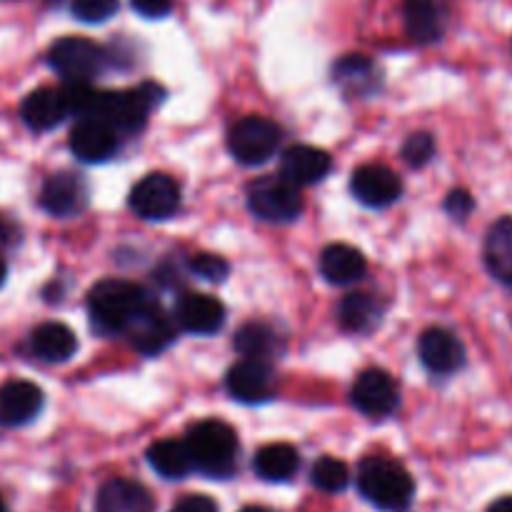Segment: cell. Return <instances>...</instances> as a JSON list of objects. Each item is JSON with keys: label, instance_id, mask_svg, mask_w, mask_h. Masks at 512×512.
<instances>
[{"label": "cell", "instance_id": "1", "mask_svg": "<svg viewBox=\"0 0 512 512\" xmlns=\"http://www.w3.org/2000/svg\"><path fill=\"white\" fill-rule=\"evenodd\" d=\"M358 490L368 503L385 512H405L415 498V483L408 470L383 455H370L358 465Z\"/></svg>", "mask_w": 512, "mask_h": 512}, {"label": "cell", "instance_id": "2", "mask_svg": "<svg viewBox=\"0 0 512 512\" xmlns=\"http://www.w3.org/2000/svg\"><path fill=\"white\" fill-rule=\"evenodd\" d=\"M185 445L193 468L208 478H230L238 468V435L223 420H200L190 425Z\"/></svg>", "mask_w": 512, "mask_h": 512}, {"label": "cell", "instance_id": "3", "mask_svg": "<svg viewBox=\"0 0 512 512\" xmlns=\"http://www.w3.org/2000/svg\"><path fill=\"white\" fill-rule=\"evenodd\" d=\"M140 285L128 280H100L88 295V313L93 328L103 335H118L133 318L135 310L148 300Z\"/></svg>", "mask_w": 512, "mask_h": 512}, {"label": "cell", "instance_id": "4", "mask_svg": "<svg viewBox=\"0 0 512 512\" xmlns=\"http://www.w3.org/2000/svg\"><path fill=\"white\" fill-rule=\"evenodd\" d=\"M163 90L148 83L133 90H98L90 118H100L118 133H135L145 125L148 113L160 103Z\"/></svg>", "mask_w": 512, "mask_h": 512}, {"label": "cell", "instance_id": "5", "mask_svg": "<svg viewBox=\"0 0 512 512\" xmlns=\"http://www.w3.org/2000/svg\"><path fill=\"white\" fill-rule=\"evenodd\" d=\"M248 208L255 218L268 223H290L303 213V195L298 185L285 180L283 175H270L250 185Z\"/></svg>", "mask_w": 512, "mask_h": 512}, {"label": "cell", "instance_id": "6", "mask_svg": "<svg viewBox=\"0 0 512 512\" xmlns=\"http://www.w3.org/2000/svg\"><path fill=\"white\" fill-rule=\"evenodd\" d=\"M105 50L98 43L78 35L58 38L48 50L50 68L68 83H90L105 65Z\"/></svg>", "mask_w": 512, "mask_h": 512}, {"label": "cell", "instance_id": "7", "mask_svg": "<svg viewBox=\"0 0 512 512\" xmlns=\"http://www.w3.org/2000/svg\"><path fill=\"white\" fill-rule=\"evenodd\" d=\"M280 128L263 115L240 118L228 130V150L238 163L263 165L275 155L280 145Z\"/></svg>", "mask_w": 512, "mask_h": 512}, {"label": "cell", "instance_id": "8", "mask_svg": "<svg viewBox=\"0 0 512 512\" xmlns=\"http://www.w3.org/2000/svg\"><path fill=\"white\" fill-rule=\"evenodd\" d=\"M123 335H128L130 345L135 350H140L143 355H158L168 345H173L175 323L170 315L163 313V308L155 300L148 298L135 310L133 318L128 320V325L123 328Z\"/></svg>", "mask_w": 512, "mask_h": 512}, {"label": "cell", "instance_id": "9", "mask_svg": "<svg viewBox=\"0 0 512 512\" xmlns=\"http://www.w3.org/2000/svg\"><path fill=\"white\" fill-rule=\"evenodd\" d=\"M130 208L143 220L170 218L180 208V185L165 173H148L130 190Z\"/></svg>", "mask_w": 512, "mask_h": 512}, {"label": "cell", "instance_id": "10", "mask_svg": "<svg viewBox=\"0 0 512 512\" xmlns=\"http://www.w3.org/2000/svg\"><path fill=\"white\" fill-rule=\"evenodd\" d=\"M275 385V370L268 360L245 358L225 375V388L238 403H265L275 395Z\"/></svg>", "mask_w": 512, "mask_h": 512}, {"label": "cell", "instance_id": "11", "mask_svg": "<svg viewBox=\"0 0 512 512\" xmlns=\"http://www.w3.org/2000/svg\"><path fill=\"white\" fill-rule=\"evenodd\" d=\"M353 405L368 418H385L393 413L400 403L398 385L385 370L368 368L358 375L350 390Z\"/></svg>", "mask_w": 512, "mask_h": 512}, {"label": "cell", "instance_id": "12", "mask_svg": "<svg viewBox=\"0 0 512 512\" xmlns=\"http://www.w3.org/2000/svg\"><path fill=\"white\" fill-rule=\"evenodd\" d=\"M88 183L78 173H55L50 175L40 190V205L53 218H75L88 205Z\"/></svg>", "mask_w": 512, "mask_h": 512}, {"label": "cell", "instance_id": "13", "mask_svg": "<svg viewBox=\"0 0 512 512\" xmlns=\"http://www.w3.org/2000/svg\"><path fill=\"white\" fill-rule=\"evenodd\" d=\"M118 130L100 118H78L70 130L68 145L83 163H105L118 153Z\"/></svg>", "mask_w": 512, "mask_h": 512}, {"label": "cell", "instance_id": "14", "mask_svg": "<svg viewBox=\"0 0 512 512\" xmlns=\"http://www.w3.org/2000/svg\"><path fill=\"white\" fill-rule=\"evenodd\" d=\"M350 190H353L355 200H360L368 208H388L400 198L403 183L388 165L368 163L355 170L353 178H350Z\"/></svg>", "mask_w": 512, "mask_h": 512}, {"label": "cell", "instance_id": "15", "mask_svg": "<svg viewBox=\"0 0 512 512\" xmlns=\"http://www.w3.org/2000/svg\"><path fill=\"white\" fill-rule=\"evenodd\" d=\"M420 363L433 375H455L465 365V345L445 328H430L418 340Z\"/></svg>", "mask_w": 512, "mask_h": 512}, {"label": "cell", "instance_id": "16", "mask_svg": "<svg viewBox=\"0 0 512 512\" xmlns=\"http://www.w3.org/2000/svg\"><path fill=\"white\" fill-rule=\"evenodd\" d=\"M175 323L195 335H213L223 328L225 308L218 298L205 293H185L175 303Z\"/></svg>", "mask_w": 512, "mask_h": 512}, {"label": "cell", "instance_id": "17", "mask_svg": "<svg viewBox=\"0 0 512 512\" xmlns=\"http://www.w3.org/2000/svg\"><path fill=\"white\" fill-rule=\"evenodd\" d=\"M448 20V0H405V28L415 43H438L448 30Z\"/></svg>", "mask_w": 512, "mask_h": 512}, {"label": "cell", "instance_id": "18", "mask_svg": "<svg viewBox=\"0 0 512 512\" xmlns=\"http://www.w3.org/2000/svg\"><path fill=\"white\" fill-rule=\"evenodd\" d=\"M43 408V393L28 380H10L0 388V423L20 428L38 418Z\"/></svg>", "mask_w": 512, "mask_h": 512}, {"label": "cell", "instance_id": "19", "mask_svg": "<svg viewBox=\"0 0 512 512\" xmlns=\"http://www.w3.org/2000/svg\"><path fill=\"white\" fill-rule=\"evenodd\" d=\"M333 168V160L325 150L313 145H293L280 158V175L293 185H313L320 183Z\"/></svg>", "mask_w": 512, "mask_h": 512}, {"label": "cell", "instance_id": "20", "mask_svg": "<svg viewBox=\"0 0 512 512\" xmlns=\"http://www.w3.org/2000/svg\"><path fill=\"white\" fill-rule=\"evenodd\" d=\"M95 512H155L148 488L128 478H113L98 490Z\"/></svg>", "mask_w": 512, "mask_h": 512}, {"label": "cell", "instance_id": "21", "mask_svg": "<svg viewBox=\"0 0 512 512\" xmlns=\"http://www.w3.org/2000/svg\"><path fill=\"white\" fill-rule=\"evenodd\" d=\"M333 80L345 95L368 98V95L378 93L380 70L365 55H345L333 65Z\"/></svg>", "mask_w": 512, "mask_h": 512}, {"label": "cell", "instance_id": "22", "mask_svg": "<svg viewBox=\"0 0 512 512\" xmlns=\"http://www.w3.org/2000/svg\"><path fill=\"white\" fill-rule=\"evenodd\" d=\"M20 113H23L25 125H28L30 130H38V133L58 128L65 120V115H70L63 90L55 88L33 90V93L23 100Z\"/></svg>", "mask_w": 512, "mask_h": 512}, {"label": "cell", "instance_id": "23", "mask_svg": "<svg viewBox=\"0 0 512 512\" xmlns=\"http://www.w3.org/2000/svg\"><path fill=\"white\" fill-rule=\"evenodd\" d=\"M485 268L498 283L512 290V215L495 220L485 235Z\"/></svg>", "mask_w": 512, "mask_h": 512}, {"label": "cell", "instance_id": "24", "mask_svg": "<svg viewBox=\"0 0 512 512\" xmlns=\"http://www.w3.org/2000/svg\"><path fill=\"white\" fill-rule=\"evenodd\" d=\"M368 263H365L363 253L355 250L353 245L335 243L320 253V273L328 283L333 285H353L363 280Z\"/></svg>", "mask_w": 512, "mask_h": 512}, {"label": "cell", "instance_id": "25", "mask_svg": "<svg viewBox=\"0 0 512 512\" xmlns=\"http://www.w3.org/2000/svg\"><path fill=\"white\" fill-rule=\"evenodd\" d=\"M30 348L45 363H65L78 350V338L63 323H43L30 335Z\"/></svg>", "mask_w": 512, "mask_h": 512}, {"label": "cell", "instance_id": "26", "mask_svg": "<svg viewBox=\"0 0 512 512\" xmlns=\"http://www.w3.org/2000/svg\"><path fill=\"white\" fill-rule=\"evenodd\" d=\"M338 320L348 333H370L383 320V303L370 293H350L340 300Z\"/></svg>", "mask_w": 512, "mask_h": 512}, {"label": "cell", "instance_id": "27", "mask_svg": "<svg viewBox=\"0 0 512 512\" xmlns=\"http://www.w3.org/2000/svg\"><path fill=\"white\" fill-rule=\"evenodd\" d=\"M253 468L258 473V478H263L265 483H285V480H290L298 473L300 455L288 443L265 445L255 455Z\"/></svg>", "mask_w": 512, "mask_h": 512}, {"label": "cell", "instance_id": "28", "mask_svg": "<svg viewBox=\"0 0 512 512\" xmlns=\"http://www.w3.org/2000/svg\"><path fill=\"white\" fill-rule=\"evenodd\" d=\"M150 468L165 480H183L193 473V458L188 453L185 440H158L148 448Z\"/></svg>", "mask_w": 512, "mask_h": 512}, {"label": "cell", "instance_id": "29", "mask_svg": "<svg viewBox=\"0 0 512 512\" xmlns=\"http://www.w3.org/2000/svg\"><path fill=\"white\" fill-rule=\"evenodd\" d=\"M233 348L238 350L243 358H255V360H270L273 355H278L283 350V340L275 333L270 325L258 323H245L243 328L235 333Z\"/></svg>", "mask_w": 512, "mask_h": 512}, {"label": "cell", "instance_id": "30", "mask_svg": "<svg viewBox=\"0 0 512 512\" xmlns=\"http://www.w3.org/2000/svg\"><path fill=\"white\" fill-rule=\"evenodd\" d=\"M310 480H313L315 488L323 490V493H343L350 485V470L343 460L328 458V455H325V458H320L318 463L313 465Z\"/></svg>", "mask_w": 512, "mask_h": 512}, {"label": "cell", "instance_id": "31", "mask_svg": "<svg viewBox=\"0 0 512 512\" xmlns=\"http://www.w3.org/2000/svg\"><path fill=\"white\" fill-rule=\"evenodd\" d=\"M403 158L410 168H423L435 158V138L430 133H413L403 145Z\"/></svg>", "mask_w": 512, "mask_h": 512}, {"label": "cell", "instance_id": "32", "mask_svg": "<svg viewBox=\"0 0 512 512\" xmlns=\"http://www.w3.org/2000/svg\"><path fill=\"white\" fill-rule=\"evenodd\" d=\"M118 0H73V15L83 23H105L118 13Z\"/></svg>", "mask_w": 512, "mask_h": 512}, {"label": "cell", "instance_id": "33", "mask_svg": "<svg viewBox=\"0 0 512 512\" xmlns=\"http://www.w3.org/2000/svg\"><path fill=\"white\" fill-rule=\"evenodd\" d=\"M190 270H193L198 278L208 280V283H223L225 275H228L230 265L228 260L220 258L213 253H200L195 258H190Z\"/></svg>", "mask_w": 512, "mask_h": 512}, {"label": "cell", "instance_id": "34", "mask_svg": "<svg viewBox=\"0 0 512 512\" xmlns=\"http://www.w3.org/2000/svg\"><path fill=\"white\" fill-rule=\"evenodd\" d=\"M475 210V198L468 193L465 188H455L450 190L448 198H445V213L450 215L453 220H458V223H465V220L473 215Z\"/></svg>", "mask_w": 512, "mask_h": 512}, {"label": "cell", "instance_id": "35", "mask_svg": "<svg viewBox=\"0 0 512 512\" xmlns=\"http://www.w3.org/2000/svg\"><path fill=\"white\" fill-rule=\"evenodd\" d=\"M170 512H220L218 503L208 495H185L173 505Z\"/></svg>", "mask_w": 512, "mask_h": 512}, {"label": "cell", "instance_id": "36", "mask_svg": "<svg viewBox=\"0 0 512 512\" xmlns=\"http://www.w3.org/2000/svg\"><path fill=\"white\" fill-rule=\"evenodd\" d=\"M130 3L145 18H163L173 10V0H130Z\"/></svg>", "mask_w": 512, "mask_h": 512}, {"label": "cell", "instance_id": "37", "mask_svg": "<svg viewBox=\"0 0 512 512\" xmlns=\"http://www.w3.org/2000/svg\"><path fill=\"white\" fill-rule=\"evenodd\" d=\"M488 512H512V495H503V498L495 500Z\"/></svg>", "mask_w": 512, "mask_h": 512}, {"label": "cell", "instance_id": "38", "mask_svg": "<svg viewBox=\"0 0 512 512\" xmlns=\"http://www.w3.org/2000/svg\"><path fill=\"white\" fill-rule=\"evenodd\" d=\"M5 275H8V265H5L3 255H0V285L5 283Z\"/></svg>", "mask_w": 512, "mask_h": 512}, {"label": "cell", "instance_id": "39", "mask_svg": "<svg viewBox=\"0 0 512 512\" xmlns=\"http://www.w3.org/2000/svg\"><path fill=\"white\" fill-rule=\"evenodd\" d=\"M240 512H273V510L263 508V505H248V508H243Z\"/></svg>", "mask_w": 512, "mask_h": 512}, {"label": "cell", "instance_id": "40", "mask_svg": "<svg viewBox=\"0 0 512 512\" xmlns=\"http://www.w3.org/2000/svg\"><path fill=\"white\" fill-rule=\"evenodd\" d=\"M0 512H8V508H5V503H3V498H0Z\"/></svg>", "mask_w": 512, "mask_h": 512}]
</instances>
